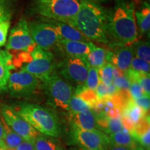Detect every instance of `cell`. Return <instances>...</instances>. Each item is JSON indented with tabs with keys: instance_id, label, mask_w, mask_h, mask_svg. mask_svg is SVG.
I'll return each instance as SVG.
<instances>
[{
	"instance_id": "1",
	"label": "cell",
	"mask_w": 150,
	"mask_h": 150,
	"mask_svg": "<svg viewBox=\"0 0 150 150\" xmlns=\"http://www.w3.org/2000/svg\"><path fill=\"white\" fill-rule=\"evenodd\" d=\"M106 32L108 45H129L138 36L135 6L132 1L116 0L115 5L107 13Z\"/></svg>"
},
{
	"instance_id": "2",
	"label": "cell",
	"mask_w": 150,
	"mask_h": 150,
	"mask_svg": "<svg viewBox=\"0 0 150 150\" xmlns=\"http://www.w3.org/2000/svg\"><path fill=\"white\" fill-rule=\"evenodd\" d=\"M108 11L93 0H81L72 27L88 40L109 44L106 32Z\"/></svg>"
},
{
	"instance_id": "3",
	"label": "cell",
	"mask_w": 150,
	"mask_h": 150,
	"mask_svg": "<svg viewBox=\"0 0 150 150\" xmlns=\"http://www.w3.org/2000/svg\"><path fill=\"white\" fill-rule=\"evenodd\" d=\"M18 113L40 134L59 138L61 127L57 115L48 108L34 104H24Z\"/></svg>"
},
{
	"instance_id": "4",
	"label": "cell",
	"mask_w": 150,
	"mask_h": 150,
	"mask_svg": "<svg viewBox=\"0 0 150 150\" xmlns=\"http://www.w3.org/2000/svg\"><path fill=\"white\" fill-rule=\"evenodd\" d=\"M81 0H33V8L41 18L73 25Z\"/></svg>"
},
{
	"instance_id": "5",
	"label": "cell",
	"mask_w": 150,
	"mask_h": 150,
	"mask_svg": "<svg viewBox=\"0 0 150 150\" xmlns=\"http://www.w3.org/2000/svg\"><path fill=\"white\" fill-rule=\"evenodd\" d=\"M43 89L47 97V102L55 108L68 110L74 88L61 76L54 74L43 81Z\"/></svg>"
},
{
	"instance_id": "6",
	"label": "cell",
	"mask_w": 150,
	"mask_h": 150,
	"mask_svg": "<svg viewBox=\"0 0 150 150\" xmlns=\"http://www.w3.org/2000/svg\"><path fill=\"white\" fill-rule=\"evenodd\" d=\"M71 145L91 149L106 150L110 145L109 137L99 129L85 130L72 127L69 133Z\"/></svg>"
},
{
	"instance_id": "7",
	"label": "cell",
	"mask_w": 150,
	"mask_h": 150,
	"mask_svg": "<svg viewBox=\"0 0 150 150\" xmlns=\"http://www.w3.org/2000/svg\"><path fill=\"white\" fill-rule=\"evenodd\" d=\"M90 65L86 58L67 57L58 65L62 78L71 85L85 86Z\"/></svg>"
},
{
	"instance_id": "8",
	"label": "cell",
	"mask_w": 150,
	"mask_h": 150,
	"mask_svg": "<svg viewBox=\"0 0 150 150\" xmlns=\"http://www.w3.org/2000/svg\"><path fill=\"white\" fill-rule=\"evenodd\" d=\"M28 27L36 46L44 50L49 51L61 40L56 29L42 19L28 22Z\"/></svg>"
},
{
	"instance_id": "9",
	"label": "cell",
	"mask_w": 150,
	"mask_h": 150,
	"mask_svg": "<svg viewBox=\"0 0 150 150\" xmlns=\"http://www.w3.org/2000/svg\"><path fill=\"white\" fill-rule=\"evenodd\" d=\"M39 86L40 80L23 70L11 74L7 83L11 95L16 97L31 96L36 93Z\"/></svg>"
},
{
	"instance_id": "10",
	"label": "cell",
	"mask_w": 150,
	"mask_h": 150,
	"mask_svg": "<svg viewBox=\"0 0 150 150\" xmlns=\"http://www.w3.org/2000/svg\"><path fill=\"white\" fill-rule=\"evenodd\" d=\"M35 47L36 45L30 34L28 22L22 18L11 30L6 47L8 50L31 52Z\"/></svg>"
},
{
	"instance_id": "11",
	"label": "cell",
	"mask_w": 150,
	"mask_h": 150,
	"mask_svg": "<svg viewBox=\"0 0 150 150\" xmlns=\"http://www.w3.org/2000/svg\"><path fill=\"white\" fill-rule=\"evenodd\" d=\"M1 117L13 131L24 140H35L38 132L21 115L8 106H1Z\"/></svg>"
},
{
	"instance_id": "12",
	"label": "cell",
	"mask_w": 150,
	"mask_h": 150,
	"mask_svg": "<svg viewBox=\"0 0 150 150\" xmlns=\"http://www.w3.org/2000/svg\"><path fill=\"white\" fill-rule=\"evenodd\" d=\"M56 66L54 61V56L48 57L32 59L22 67V70L33 75L38 79L44 81L55 74Z\"/></svg>"
},
{
	"instance_id": "13",
	"label": "cell",
	"mask_w": 150,
	"mask_h": 150,
	"mask_svg": "<svg viewBox=\"0 0 150 150\" xmlns=\"http://www.w3.org/2000/svg\"><path fill=\"white\" fill-rule=\"evenodd\" d=\"M112 51L106 52V61L126 72L130 69L131 60L134 56L132 47L129 45H111Z\"/></svg>"
},
{
	"instance_id": "14",
	"label": "cell",
	"mask_w": 150,
	"mask_h": 150,
	"mask_svg": "<svg viewBox=\"0 0 150 150\" xmlns=\"http://www.w3.org/2000/svg\"><path fill=\"white\" fill-rule=\"evenodd\" d=\"M91 42L60 40L54 48L65 58H86L91 52Z\"/></svg>"
},
{
	"instance_id": "15",
	"label": "cell",
	"mask_w": 150,
	"mask_h": 150,
	"mask_svg": "<svg viewBox=\"0 0 150 150\" xmlns=\"http://www.w3.org/2000/svg\"><path fill=\"white\" fill-rule=\"evenodd\" d=\"M147 113L135 104L133 99H131L122 108V121L125 129L130 132L136 125L147 116Z\"/></svg>"
},
{
	"instance_id": "16",
	"label": "cell",
	"mask_w": 150,
	"mask_h": 150,
	"mask_svg": "<svg viewBox=\"0 0 150 150\" xmlns=\"http://www.w3.org/2000/svg\"><path fill=\"white\" fill-rule=\"evenodd\" d=\"M70 123L72 127L85 130L99 129L97 115L91 109L74 113H70Z\"/></svg>"
},
{
	"instance_id": "17",
	"label": "cell",
	"mask_w": 150,
	"mask_h": 150,
	"mask_svg": "<svg viewBox=\"0 0 150 150\" xmlns=\"http://www.w3.org/2000/svg\"><path fill=\"white\" fill-rule=\"evenodd\" d=\"M53 27L58 34L59 35L61 40H74V41H83V42H89L88 39L78 29L69 24L63 23V22L56 21L52 20H47V19L41 18Z\"/></svg>"
},
{
	"instance_id": "18",
	"label": "cell",
	"mask_w": 150,
	"mask_h": 150,
	"mask_svg": "<svg viewBox=\"0 0 150 150\" xmlns=\"http://www.w3.org/2000/svg\"><path fill=\"white\" fill-rule=\"evenodd\" d=\"M97 119L99 130L104 131L105 134L110 135L125 130L122 121V117H111L102 114L99 117H97Z\"/></svg>"
},
{
	"instance_id": "19",
	"label": "cell",
	"mask_w": 150,
	"mask_h": 150,
	"mask_svg": "<svg viewBox=\"0 0 150 150\" xmlns=\"http://www.w3.org/2000/svg\"><path fill=\"white\" fill-rule=\"evenodd\" d=\"M108 137L111 145L129 147L132 150H140V149L135 138L126 129L110 134Z\"/></svg>"
},
{
	"instance_id": "20",
	"label": "cell",
	"mask_w": 150,
	"mask_h": 150,
	"mask_svg": "<svg viewBox=\"0 0 150 150\" xmlns=\"http://www.w3.org/2000/svg\"><path fill=\"white\" fill-rule=\"evenodd\" d=\"M35 150H65L57 138L38 134L34 140Z\"/></svg>"
},
{
	"instance_id": "21",
	"label": "cell",
	"mask_w": 150,
	"mask_h": 150,
	"mask_svg": "<svg viewBox=\"0 0 150 150\" xmlns=\"http://www.w3.org/2000/svg\"><path fill=\"white\" fill-rule=\"evenodd\" d=\"M90 67L99 69L106 63V52L104 49L95 46L91 42V52L87 56Z\"/></svg>"
},
{
	"instance_id": "22",
	"label": "cell",
	"mask_w": 150,
	"mask_h": 150,
	"mask_svg": "<svg viewBox=\"0 0 150 150\" xmlns=\"http://www.w3.org/2000/svg\"><path fill=\"white\" fill-rule=\"evenodd\" d=\"M135 17H136L140 33L149 32L150 29V6L149 4L144 2L141 8L138 11H135Z\"/></svg>"
},
{
	"instance_id": "23",
	"label": "cell",
	"mask_w": 150,
	"mask_h": 150,
	"mask_svg": "<svg viewBox=\"0 0 150 150\" xmlns=\"http://www.w3.org/2000/svg\"><path fill=\"white\" fill-rule=\"evenodd\" d=\"M2 118V117H1ZM2 123L4 129V142L6 147L8 149H16L21 142L24 140L20 135L16 134L9 127L2 119Z\"/></svg>"
},
{
	"instance_id": "24",
	"label": "cell",
	"mask_w": 150,
	"mask_h": 150,
	"mask_svg": "<svg viewBox=\"0 0 150 150\" xmlns=\"http://www.w3.org/2000/svg\"><path fill=\"white\" fill-rule=\"evenodd\" d=\"M134 54L137 57L149 63L150 47L149 42L147 41H136L131 45Z\"/></svg>"
},
{
	"instance_id": "25",
	"label": "cell",
	"mask_w": 150,
	"mask_h": 150,
	"mask_svg": "<svg viewBox=\"0 0 150 150\" xmlns=\"http://www.w3.org/2000/svg\"><path fill=\"white\" fill-rule=\"evenodd\" d=\"M91 108L92 106L88 103L76 95H73L69 102L68 110H70V113L83 111Z\"/></svg>"
},
{
	"instance_id": "26",
	"label": "cell",
	"mask_w": 150,
	"mask_h": 150,
	"mask_svg": "<svg viewBox=\"0 0 150 150\" xmlns=\"http://www.w3.org/2000/svg\"><path fill=\"white\" fill-rule=\"evenodd\" d=\"M117 89L116 88V87L112 83L106 85L101 81L95 89V93H96L99 99L112 97L117 93Z\"/></svg>"
},
{
	"instance_id": "27",
	"label": "cell",
	"mask_w": 150,
	"mask_h": 150,
	"mask_svg": "<svg viewBox=\"0 0 150 150\" xmlns=\"http://www.w3.org/2000/svg\"><path fill=\"white\" fill-rule=\"evenodd\" d=\"M99 75L100 81L103 83L108 85L112 83L113 79V65L110 63H106L99 70Z\"/></svg>"
},
{
	"instance_id": "28",
	"label": "cell",
	"mask_w": 150,
	"mask_h": 150,
	"mask_svg": "<svg viewBox=\"0 0 150 150\" xmlns=\"http://www.w3.org/2000/svg\"><path fill=\"white\" fill-rule=\"evenodd\" d=\"M13 68V65L0 62V92L6 89L8 78L11 74L10 71Z\"/></svg>"
},
{
	"instance_id": "29",
	"label": "cell",
	"mask_w": 150,
	"mask_h": 150,
	"mask_svg": "<svg viewBox=\"0 0 150 150\" xmlns=\"http://www.w3.org/2000/svg\"><path fill=\"white\" fill-rule=\"evenodd\" d=\"M99 83H100V78H99L98 69L89 67L85 86L88 88L95 91Z\"/></svg>"
},
{
	"instance_id": "30",
	"label": "cell",
	"mask_w": 150,
	"mask_h": 150,
	"mask_svg": "<svg viewBox=\"0 0 150 150\" xmlns=\"http://www.w3.org/2000/svg\"><path fill=\"white\" fill-rule=\"evenodd\" d=\"M130 68L136 72L144 73V74H149L150 65L149 63L144 61L137 56H134L131 60Z\"/></svg>"
},
{
	"instance_id": "31",
	"label": "cell",
	"mask_w": 150,
	"mask_h": 150,
	"mask_svg": "<svg viewBox=\"0 0 150 150\" xmlns=\"http://www.w3.org/2000/svg\"><path fill=\"white\" fill-rule=\"evenodd\" d=\"M13 10L7 0H0V22H10Z\"/></svg>"
},
{
	"instance_id": "32",
	"label": "cell",
	"mask_w": 150,
	"mask_h": 150,
	"mask_svg": "<svg viewBox=\"0 0 150 150\" xmlns=\"http://www.w3.org/2000/svg\"><path fill=\"white\" fill-rule=\"evenodd\" d=\"M134 138L142 147L145 148L147 150H149L150 146V129L140 133L135 136Z\"/></svg>"
},
{
	"instance_id": "33",
	"label": "cell",
	"mask_w": 150,
	"mask_h": 150,
	"mask_svg": "<svg viewBox=\"0 0 150 150\" xmlns=\"http://www.w3.org/2000/svg\"><path fill=\"white\" fill-rule=\"evenodd\" d=\"M142 90L145 96L149 97L150 94V77L149 74H142L137 81Z\"/></svg>"
},
{
	"instance_id": "34",
	"label": "cell",
	"mask_w": 150,
	"mask_h": 150,
	"mask_svg": "<svg viewBox=\"0 0 150 150\" xmlns=\"http://www.w3.org/2000/svg\"><path fill=\"white\" fill-rule=\"evenodd\" d=\"M130 81L127 77L126 75L122 76L114 77L112 83L117 90H128L130 85Z\"/></svg>"
},
{
	"instance_id": "35",
	"label": "cell",
	"mask_w": 150,
	"mask_h": 150,
	"mask_svg": "<svg viewBox=\"0 0 150 150\" xmlns=\"http://www.w3.org/2000/svg\"><path fill=\"white\" fill-rule=\"evenodd\" d=\"M128 91L129 94H130L131 98L133 99H136L142 96H145L139 83L137 81L130 82V85H129Z\"/></svg>"
},
{
	"instance_id": "36",
	"label": "cell",
	"mask_w": 150,
	"mask_h": 150,
	"mask_svg": "<svg viewBox=\"0 0 150 150\" xmlns=\"http://www.w3.org/2000/svg\"><path fill=\"white\" fill-rule=\"evenodd\" d=\"M9 27L10 22H0V47H2L6 44Z\"/></svg>"
},
{
	"instance_id": "37",
	"label": "cell",
	"mask_w": 150,
	"mask_h": 150,
	"mask_svg": "<svg viewBox=\"0 0 150 150\" xmlns=\"http://www.w3.org/2000/svg\"><path fill=\"white\" fill-rule=\"evenodd\" d=\"M134 102L138 106H140L142 109H143L146 112H149L150 107V100L149 97L142 96L139 98L133 99Z\"/></svg>"
},
{
	"instance_id": "38",
	"label": "cell",
	"mask_w": 150,
	"mask_h": 150,
	"mask_svg": "<svg viewBox=\"0 0 150 150\" xmlns=\"http://www.w3.org/2000/svg\"><path fill=\"white\" fill-rule=\"evenodd\" d=\"M16 150H35L34 140H23Z\"/></svg>"
},
{
	"instance_id": "39",
	"label": "cell",
	"mask_w": 150,
	"mask_h": 150,
	"mask_svg": "<svg viewBox=\"0 0 150 150\" xmlns=\"http://www.w3.org/2000/svg\"><path fill=\"white\" fill-rule=\"evenodd\" d=\"M0 62L7 63V64H12V56L8 51L6 50H0Z\"/></svg>"
},
{
	"instance_id": "40",
	"label": "cell",
	"mask_w": 150,
	"mask_h": 150,
	"mask_svg": "<svg viewBox=\"0 0 150 150\" xmlns=\"http://www.w3.org/2000/svg\"><path fill=\"white\" fill-rule=\"evenodd\" d=\"M4 129L2 123V118L0 117V148L1 149H6L4 142Z\"/></svg>"
},
{
	"instance_id": "41",
	"label": "cell",
	"mask_w": 150,
	"mask_h": 150,
	"mask_svg": "<svg viewBox=\"0 0 150 150\" xmlns=\"http://www.w3.org/2000/svg\"><path fill=\"white\" fill-rule=\"evenodd\" d=\"M106 150H132L130 148L126 147H122V146H117V145H113L110 144L106 148Z\"/></svg>"
},
{
	"instance_id": "42",
	"label": "cell",
	"mask_w": 150,
	"mask_h": 150,
	"mask_svg": "<svg viewBox=\"0 0 150 150\" xmlns=\"http://www.w3.org/2000/svg\"><path fill=\"white\" fill-rule=\"evenodd\" d=\"M72 150H99V149H85V148H81V147H76V148H74Z\"/></svg>"
},
{
	"instance_id": "43",
	"label": "cell",
	"mask_w": 150,
	"mask_h": 150,
	"mask_svg": "<svg viewBox=\"0 0 150 150\" xmlns=\"http://www.w3.org/2000/svg\"><path fill=\"white\" fill-rule=\"evenodd\" d=\"M94 1H101V2H105V1H109V0H93Z\"/></svg>"
},
{
	"instance_id": "44",
	"label": "cell",
	"mask_w": 150,
	"mask_h": 150,
	"mask_svg": "<svg viewBox=\"0 0 150 150\" xmlns=\"http://www.w3.org/2000/svg\"><path fill=\"white\" fill-rule=\"evenodd\" d=\"M5 149H1V148H0V150H4Z\"/></svg>"
}]
</instances>
